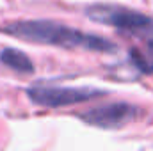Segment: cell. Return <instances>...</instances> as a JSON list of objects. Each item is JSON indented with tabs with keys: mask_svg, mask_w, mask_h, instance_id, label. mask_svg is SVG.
Returning a JSON list of instances; mask_svg holds the SVG:
<instances>
[{
	"mask_svg": "<svg viewBox=\"0 0 153 151\" xmlns=\"http://www.w3.org/2000/svg\"><path fill=\"white\" fill-rule=\"evenodd\" d=\"M137 114H139V109L134 107L132 103L116 101V103H109L103 107L91 109V110L84 112L80 117L87 124L105 128V130H116V128H123L128 123H132L137 117Z\"/></svg>",
	"mask_w": 153,
	"mask_h": 151,
	"instance_id": "4",
	"label": "cell"
},
{
	"mask_svg": "<svg viewBox=\"0 0 153 151\" xmlns=\"http://www.w3.org/2000/svg\"><path fill=\"white\" fill-rule=\"evenodd\" d=\"M128 57H130L132 64H134L141 73H153V61L148 55H144L141 50L130 48V50H128Z\"/></svg>",
	"mask_w": 153,
	"mask_h": 151,
	"instance_id": "6",
	"label": "cell"
},
{
	"mask_svg": "<svg viewBox=\"0 0 153 151\" xmlns=\"http://www.w3.org/2000/svg\"><path fill=\"white\" fill-rule=\"evenodd\" d=\"M103 91L94 87H62V85H30L27 89V96L32 103L39 107L57 109L84 103L91 98L102 96Z\"/></svg>",
	"mask_w": 153,
	"mask_h": 151,
	"instance_id": "3",
	"label": "cell"
},
{
	"mask_svg": "<svg viewBox=\"0 0 153 151\" xmlns=\"http://www.w3.org/2000/svg\"><path fill=\"white\" fill-rule=\"evenodd\" d=\"M0 30L13 34L25 41L62 46V48H84L93 52H114L116 44L109 39L84 32L80 29L70 27L61 21L52 20H23V21H11L4 25Z\"/></svg>",
	"mask_w": 153,
	"mask_h": 151,
	"instance_id": "1",
	"label": "cell"
},
{
	"mask_svg": "<svg viewBox=\"0 0 153 151\" xmlns=\"http://www.w3.org/2000/svg\"><path fill=\"white\" fill-rule=\"evenodd\" d=\"M87 18L100 21V23H107L111 27H114L116 30L128 34V36H135L141 38V34L146 30V27L153 21V18L126 9V7H117V5H109V4H96L87 7L85 11Z\"/></svg>",
	"mask_w": 153,
	"mask_h": 151,
	"instance_id": "2",
	"label": "cell"
},
{
	"mask_svg": "<svg viewBox=\"0 0 153 151\" xmlns=\"http://www.w3.org/2000/svg\"><path fill=\"white\" fill-rule=\"evenodd\" d=\"M0 62L5 68L13 70L16 73H22V75L34 73V64L29 59V55H25L23 52H20L16 48H4V50H0Z\"/></svg>",
	"mask_w": 153,
	"mask_h": 151,
	"instance_id": "5",
	"label": "cell"
},
{
	"mask_svg": "<svg viewBox=\"0 0 153 151\" xmlns=\"http://www.w3.org/2000/svg\"><path fill=\"white\" fill-rule=\"evenodd\" d=\"M139 39H143V41L146 43L148 50H150V52L153 53V21L150 23V25H148V27H146V30L141 34V38H139Z\"/></svg>",
	"mask_w": 153,
	"mask_h": 151,
	"instance_id": "7",
	"label": "cell"
}]
</instances>
